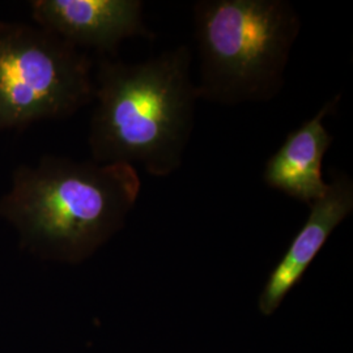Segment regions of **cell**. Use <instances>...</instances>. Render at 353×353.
I'll list each match as a JSON object with an SVG mask.
<instances>
[{"label":"cell","instance_id":"obj_6","mask_svg":"<svg viewBox=\"0 0 353 353\" xmlns=\"http://www.w3.org/2000/svg\"><path fill=\"white\" fill-rule=\"evenodd\" d=\"M306 223L271 271L259 296V310L271 316L312 265L328 237L353 211V181L334 170L325 195L313 203Z\"/></svg>","mask_w":353,"mask_h":353},{"label":"cell","instance_id":"obj_2","mask_svg":"<svg viewBox=\"0 0 353 353\" xmlns=\"http://www.w3.org/2000/svg\"><path fill=\"white\" fill-rule=\"evenodd\" d=\"M141 182L127 164L43 156L20 165L0 198V217L21 246L42 259L80 263L125 225Z\"/></svg>","mask_w":353,"mask_h":353},{"label":"cell","instance_id":"obj_4","mask_svg":"<svg viewBox=\"0 0 353 353\" xmlns=\"http://www.w3.org/2000/svg\"><path fill=\"white\" fill-rule=\"evenodd\" d=\"M88 55L37 26L0 21V134L93 101Z\"/></svg>","mask_w":353,"mask_h":353},{"label":"cell","instance_id":"obj_5","mask_svg":"<svg viewBox=\"0 0 353 353\" xmlns=\"http://www.w3.org/2000/svg\"><path fill=\"white\" fill-rule=\"evenodd\" d=\"M36 26L62 38L76 49L113 54L127 38H152L144 24L140 0H33Z\"/></svg>","mask_w":353,"mask_h":353},{"label":"cell","instance_id":"obj_3","mask_svg":"<svg viewBox=\"0 0 353 353\" xmlns=\"http://www.w3.org/2000/svg\"><path fill=\"white\" fill-rule=\"evenodd\" d=\"M194 26L199 100L239 105L278 96L301 30L290 1L199 0L194 4Z\"/></svg>","mask_w":353,"mask_h":353},{"label":"cell","instance_id":"obj_1","mask_svg":"<svg viewBox=\"0 0 353 353\" xmlns=\"http://www.w3.org/2000/svg\"><path fill=\"white\" fill-rule=\"evenodd\" d=\"M190 67L186 45L141 63L103 57L93 79L96 106L88 135L92 160L140 165L154 176L178 170L199 100Z\"/></svg>","mask_w":353,"mask_h":353},{"label":"cell","instance_id":"obj_7","mask_svg":"<svg viewBox=\"0 0 353 353\" xmlns=\"http://www.w3.org/2000/svg\"><path fill=\"white\" fill-rule=\"evenodd\" d=\"M341 94L326 102L303 126L287 135L265 165L263 181L271 189L312 205L327 191L322 176V161L334 138L325 127V118L334 113Z\"/></svg>","mask_w":353,"mask_h":353}]
</instances>
